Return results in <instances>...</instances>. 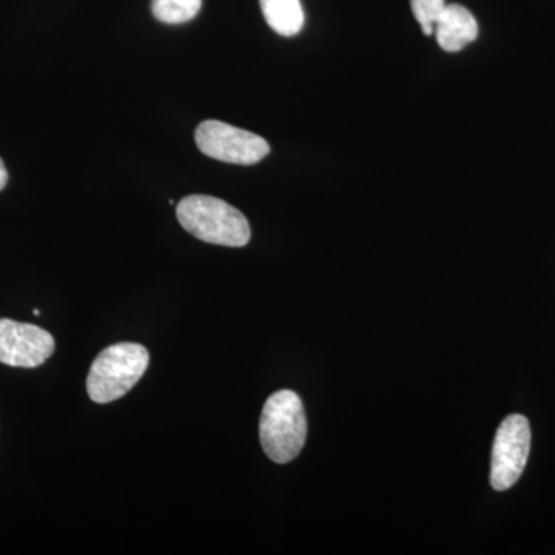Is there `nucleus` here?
Listing matches in <instances>:
<instances>
[{
    "mask_svg": "<svg viewBox=\"0 0 555 555\" xmlns=\"http://www.w3.org/2000/svg\"><path fill=\"white\" fill-rule=\"evenodd\" d=\"M259 438L266 455L278 465L297 459L308 438V418L294 390H278L262 408Z\"/></svg>",
    "mask_w": 555,
    "mask_h": 555,
    "instance_id": "1",
    "label": "nucleus"
},
{
    "mask_svg": "<svg viewBox=\"0 0 555 555\" xmlns=\"http://www.w3.org/2000/svg\"><path fill=\"white\" fill-rule=\"evenodd\" d=\"M182 229L204 243L244 247L250 241V225L243 214L225 201L207 195H190L177 207Z\"/></svg>",
    "mask_w": 555,
    "mask_h": 555,
    "instance_id": "2",
    "label": "nucleus"
},
{
    "mask_svg": "<svg viewBox=\"0 0 555 555\" xmlns=\"http://www.w3.org/2000/svg\"><path fill=\"white\" fill-rule=\"evenodd\" d=\"M150 353L138 343H118L102 350L91 364L87 392L94 403L105 404L126 396L147 371Z\"/></svg>",
    "mask_w": 555,
    "mask_h": 555,
    "instance_id": "3",
    "label": "nucleus"
},
{
    "mask_svg": "<svg viewBox=\"0 0 555 555\" xmlns=\"http://www.w3.org/2000/svg\"><path fill=\"white\" fill-rule=\"evenodd\" d=\"M195 141L208 158L236 166H254L270 153V145L264 138L221 120H204L199 124Z\"/></svg>",
    "mask_w": 555,
    "mask_h": 555,
    "instance_id": "4",
    "label": "nucleus"
},
{
    "mask_svg": "<svg viewBox=\"0 0 555 555\" xmlns=\"http://www.w3.org/2000/svg\"><path fill=\"white\" fill-rule=\"evenodd\" d=\"M531 451V426L520 414L506 416L495 434L492 447L491 486L507 491L524 474Z\"/></svg>",
    "mask_w": 555,
    "mask_h": 555,
    "instance_id": "5",
    "label": "nucleus"
},
{
    "mask_svg": "<svg viewBox=\"0 0 555 555\" xmlns=\"http://www.w3.org/2000/svg\"><path fill=\"white\" fill-rule=\"evenodd\" d=\"M53 335L35 324L0 318V363L11 367H39L53 356Z\"/></svg>",
    "mask_w": 555,
    "mask_h": 555,
    "instance_id": "6",
    "label": "nucleus"
},
{
    "mask_svg": "<svg viewBox=\"0 0 555 555\" xmlns=\"http://www.w3.org/2000/svg\"><path fill=\"white\" fill-rule=\"evenodd\" d=\"M438 46L448 53L462 51L477 39L478 24L476 17L463 5H447L436 25Z\"/></svg>",
    "mask_w": 555,
    "mask_h": 555,
    "instance_id": "7",
    "label": "nucleus"
},
{
    "mask_svg": "<svg viewBox=\"0 0 555 555\" xmlns=\"http://www.w3.org/2000/svg\"><path fill=\"white\" fill-rule=\"evenodd\" d=\"M270 28L284 38L297 36L305 27L301 0H259Z\"/></svg>",
    "mask_w": 555,
    "mask_h": 555,
    "instance_id": "8",
    "label": "nucleus"
},
{
    "mask_svg": "<svg viewBox=\"0 0 555 555\" xmlns=\"http://www.w3.org/2000/svg\"><path fill=\"white\" fill-rule=\"evenodd\" d=\"M203 0H152V13L163 24L179 25L198 16Z\"/></svg>",
    "mask_w": 555,
    "mask_h": 555,
    "instance_id": "9",
    "label": "nucleus"
},
{
    "mask_svg": "<svg viewBox=\"0 0 555 555\" xmlns=\"http://www.w3.org/2000/svg\"><path fill=\"white\" fill-rule=\"evenodd\" d=\"M412 13L426 36L436 33V25L447 9L444 0H411Z\"/></svg>",
    "mask_w": 555,
    "mask_h": 555,
    "instance_id": "10",
    "label": "nucleus"
},
{
    "mask_svg": "<svg viewBox=\"0 0 555 555\" xmlns=\"http://www.w3.org/2000/svg\"><path fill=\"white\" fill-rule=\"evenodd\" d=\"M7 182H9V170H7L5 164L0 158V192L5 189Z\"/></svg>",
    "mask_w": 555,
    "mask_h": 555,
    "instance_id": "11",
    "label": "nucleus"
}]
</instances>
